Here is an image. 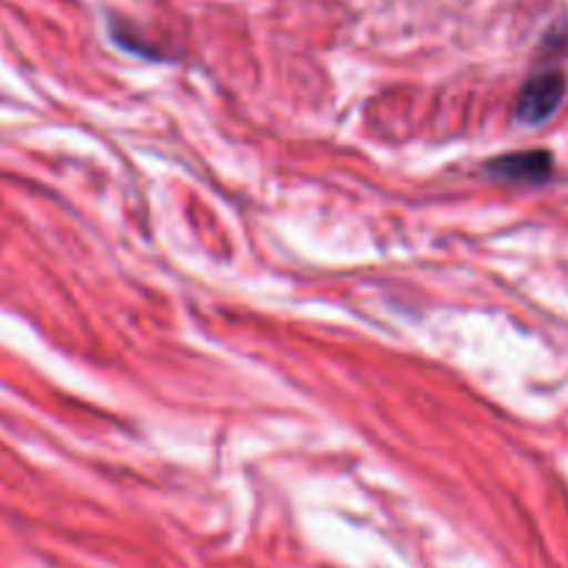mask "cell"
<instances>
[{
  "mask_svg": "<svg viewBox=\"0 0 568 568\" xmlns=\"http://www.w3.org/2000/svg\"><path fill=\"white\" fill-rule=\"evenodd\" d=\"M566 72L558 67H547V70H538L536 75H530L525 81V87L519 89V98H516L514 116L519 125L525 128H538L544 122L552 120L560 111L566 100Z\"/></svg>",
  "mask_w": 568,
  "mask_h": 568,
  "instance_id": "6da1fadb",
  "label": "cell"
},
{
  "mask_svg": "<svg viewBox=\"0 0 568 568\" xmlns=\"http://www.w3.org/2000/svg\"><path fill=\"white\" fill-rule=\"evenodd\" d=\"M486 172L508 183H547L555 178V155L549 150H519L486 161Z\"/></svg>",
  "mask_w": 568,
  "mask_h": 568,
  "instance_id": "7a4b0ae2",
  "label": "cell"
}]
</instances>
